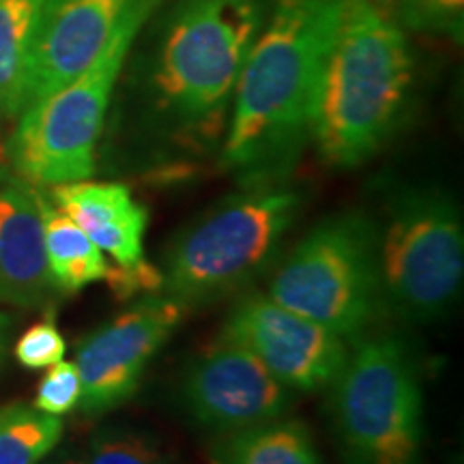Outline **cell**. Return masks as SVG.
Segmentation results:
<instances>
[{
    "mask_svg": "<svg viewBox=\"0 0 464 464\" xmlns=\"http://www.w3.org/2000/svg\"><path fill=\"white\" fill-rule=\"evenodd\" d=\"M266 11L269 0H170L155 9L131 72L133 103L153 140L189 155L222 147Z\"/></svg>",
    "mask_w": 464,
    "mask_h": 464,
    "instance_id": "cell-1",
    "label": "cell"
},
{
    "mask_svg": "<svg viewBox=\"0 0 464 464\" xmlns=\"http://www.w3.org/2000/svg\"><path fill=\"white\" fill-rule=\"evenodd\" d=\"M348 0H269L219 147L247 188L280 185L310 142V110Z\"/></svg>",
    "mask_w": 464,
    "mask_h": 464,
    "instance_id": "cell-2",
    "label": "cell"
},
{
    "mask_svg": "<svg viewBox=\"0 0 464 464\" xmlns=\"http://www.w3.org/2000/svg\"><path fill=\"white\" fill-rule=\"evenodd\" d=\"M417 58L406 31L372 0H348L310 110V140L324 164L357 168L404 125Z\"/></svg>",
    "mask_w": 464,
    "mask_h": 464,
    "instance_id": "cell-3",
    "label": "cell"
},
{
    "mask_svg": "<svg viewBox=\"0 0 464 464\" xmlns=\"http://www.w3.org/2000/svg\"><path fill=\"white\" fill-rule=\"evenodd\" d=\"M161 0H133L95 61L72 82L22 110L7 158L34 188L84 181L95 172L97 144L127 58Z\"/></svg>",
    "mask_w": 464,
    "mask_h": 464,
    "instance_id": "cell-4",
    "label": "cell"
},
{
    "mask_svg": "<svg viewBox=\"0 0 464 464\" xmlns=\"http://www.w3.org/2000/svg\"><path fill=\"white\" fill-rule=\"evenodd\" d=\"M299 191L249 188L196 219L168 247L166 297L189 307L235 293L263 274L301 211Z\"/></svg>",
    "mask_w": 464,
    "mask_h": 464,
    "instance_id": "cell-5",
    "label": "cell"
},
{
    "mask_svg": "<svg viewBox=\"0 0 464 464\" xmlns=\"http://www.w3.org/2000/svg\"><path fill=\"white\" fill-rule=\"evenodd\" d=\"M332 387L334 428L346 464H417L423 392L402 340H363Z\"/></svg>",
    "mask_w": 464,
    "mask_h": 464,
    "instance_id": "cell-6",
    "label": "cell"
},
{
    "mask_svg": "<svg viewBox=\"0 0 464 464\" xmlns=\"http://www.w3.org/2000/svg\"><path fill=\"white\" fill-rule=\"evenodd\" d=\"M269 299L344 340L362 335L382 301L376 224L363 213L323 219L277 269Z\"/></svg>",
    "mask_w": 464,
    "mask_h": 464,
    "instance_id": "cell-7",
    "label": "cell"
},
{
    "mask_svg": "<svg viewBox=\"0 0 464 464\" xmlns=\"http://www.w3.org/2000/svg\"><path fill=\"white\" fill-rule=\"evenodd\" d=\"M381 299L398 316L437 321L456 304L464 274V226L450 196L406 191L376 228Z\"/></svg>",
    "mask_w": 464,
    "mask_h": 464,
    "instance_id": "cell-8",
    "label": "cell"
},
{
    "mask_svg": "<svg viewBox=\"0 0 464 464\" xmlns=\"http://www.w3.org/2000/svg\"><path fill=\"white\" fill-rule=\"evenodd\" d=\"M185 310L166 295H147L80 342L75 353L82 381L80 411L102 415L125 404L140 387L147 365L179 327Z\"/></svg>",
    "mask_w": 464,
    "mask_h": 464,
    "instance_id": "cell-9",
    "label": "cell"
},
{
    "mask_svg": "<svg viewBox=\"0 0 464 464\" xmlns=\"http://www.w3.org/2000/svg\"><path fill=\"white\" fill-rule=\"evenodd\" d=\"M222 338L252 353L293 392L332 387L348 359L344 338L260 295L235 305Z\"/></svg>",
    "mask_w": 464,
    "mask_h": 464,
    "instance_id": "cell-10",
    "label": "cell"
},
{
    "mask_svg": "<svg viewBox=\"0 0 464 464\" xmlns=\"http://www.w3.org/2000/svg\"><path fill=\"white\" fill-rule=\"evenodd\" d=\"M293 390L252 353L219 340L191 363L183 379V406L198 426L219 434L282 420Z\"/></svg>",
    "mask_w": 464,
    "mask_h": 464,
    "instance_id": "cell-11",
    "label": "cell"
},
{
    "mask_svg": "<svg viewBox=\"0 0 464 464\" xmlns=\"http://www.w3.org/2000/svg\"><path fill=\"white\" fill-rule=\"evenodd\" d=\"M131 3L45 0L28 54L24 110L82 73L106 45Z\"/></svg>",
    "mask_w": 464,
    "mask_h": 464,
    "instance_id": "cell-12",
    "label": "cell"
},
{
    "mask_svg": "<svg viewBox=\"0 0 464 464\" xmlns=\"http://www.w3.org/2000/svg\"><path fill=\"white\" fill-rule=\"evenodd\" d=\"M39 194L26 181L0 188V301L24 310L48 307L61 295L45 258Z\"/></svg>",
    "mask_w": 464,
    "mask_h": 464,
    "instance_id": "cell-13",
    "label": "cell"
},
{
    "mask_svg": "<svg viewBox=\"0 0 464 464\" xmlns=\"http://www.w3.org/2000/svg\"><path fill=\"white\" fill-rule=\"evenodd\" d=\"M48 194L52 205L67 213L102 252H108L116 266L130 269L144 263L149 211L127 185L84 179L54 185Z\"/></svg>",
    "mask_w": 464,
    "mask_h": 464,
    "instance_id": "cell-14",
    "label": "cell"
},
{
    "mask_svg": "<svg viewBox=\"0 0 464 464\" xmlns=\"http://www.w3.org/2000/svg\"><path fill=\"white\" fill-rule=\"evenodd\" d=\"M44 219V247L54 288L73 295L92 282L106 280L108 263L103 252L67 213L52 205L44 191L39 194Z\"/></svg>",
    "mask_w": 464,
    "mask_h": 464,
    "instance_id": "cell-15",
    "label": "cell"
},
{
    "mask_svg": "<svg viewBox=\"0 0 464 464\" xmlns=\"http://www.w3.org/2000/svg\"><path fill=\"white\" fill-rule=\"evenodd\" d=\"M213 464H323L304 423L276 420L226 432L211 448Z\"/></svg>",
    "mask_w": 464,
    "mask_h": 464,
    "instance_id": "cell-16",
    "label": "cell"
},
{
    "mask_svg": "<svg viewBox=\"0 0 464 464\" xmlns=\"http://www.w3.org/2000/svg\"><path fill=\"white\" fill-rule=\"evenodd\" d=\"M45 0H0V119L15 121L24 110L31 45Z\"/></svg>",
    "mask_w": 464,
    "mask_h": 464,
    "instance_id": "cell-17",
    "label": "cell"
},
{
    "mask_svg": "<svg viewBox=\"0 0 464 464\" xmlns=\"http://www.w3.org/2000/svg\"><path fill=\"white\" fill-rule=\"evenodd\" d=\"M65 430L61 417L34 406L9 404L0 409V464H42Z\"/></svg>",
    "mask_w": 464,
    "mask_h": 464,
    "instance_id": "cell-18",
    "label": "cell"
},
{
    "mask_svg": "<svg viewBox=\"0 0 464 464\" xmlns=\"http://www.w3.org/2000/svg\"><path fill=\"white\" fill-rule=\"evenodd\" d=\"M392 22L409 33L448 37L460 45L464 0H372Z\"/></svg>",
    "mask_w": 464,
    "mask_h": 464,
    "instance_id": "cell-19",
    "label": "cell"
},
{
    "mask_svg": "<svg viewBox=\"0 0 464 464\" xmlns=\"http://www.w3.org/2000/svg\"><path fill=\"white\" fill-rule=\"evenodd\" d=\"M84 464H172V460L150 434L112 426L91 439Z\"/></svg>",
    "mask_w": 464,
    "mask_h": 464,
    "instance_id": "cell-20",
    "label": "cell"
},
{
    "mask_svg": "<svg viewBox=\"0 0 464 464\" xmlns=\"http://www.w3.org/2000/svg\"><path fill=\"white\" fill-rule=\"evenodd\" d=\"M82 398V381L78 368L72 362H58L50 365L48 374L39 382L33 406L42 413L63 417L78 409Z\"/></svg>",
    "mask_w": 464,
    "mask_h": 464,
    "instance_id": "cell-21",
    "label": "cell"
},
{
    "mask_svg": "<svg viewBox=\"0 0 464 464\" xmlns=\"http://www.w3.org/2000/svg\"><path fill=\"white\" fill-rule=\"evenodd\" d=\"M67 351V342L58 332L54 318L50 316L42 323H34L20 335L14 346V355L22 368L44 370L63 362Z\"/></svg>",
    "mask_w": 464,
    "mask_h": 464,
    "instance_id": "cell-22",
    "label": "cell"
},
{
    "mask_svg": "<svg viewBox=\"0 0 464 464\" xmlns=\"http://www.w3.org/2000/svg\"><path fill=\"white\" fill-rule=\"evenodd\" d=\"M106 280L116 293V297L121 299H131L136 295H155L161 290V269L144 260V263L130 266V269L112 266V269H108Z\"/></svg>",
    "mask_w": 464,
    "mask_h": 464,
    "instance_id": "cell-23",
    "label": "cell"
},
{
    "mask_svg": "<svg viewBox=\"0 0 464 464\" xmlns=\"http://www.w3.org/2000/svg\"><path fill=\"white\" fill-rule=\"evenodd\" d=\"M9 335H11V318L0 312V368H3L5 357H7Z\"/></svg>",
    "mask_w": 464,
    "mask_h": 464,
    "instance_id": "cell-24",
    "label": "cell"
},
{
    "mask_svg": "<svg viewBox=\"0 0 464 464\" xmlns=\"http://www.w3.org/2000/svg\"><path fill=\"white\" fill-rule=\"evenodd\" d=\"M45 464H84V458L73 456V454H63L58 458H52V460H48Z\"/></svg>",
    "mask_w": 464,
    "mask_h": 464,
    "instance_id": "cell-25",
    "label": "cell"
}]
</instances>
